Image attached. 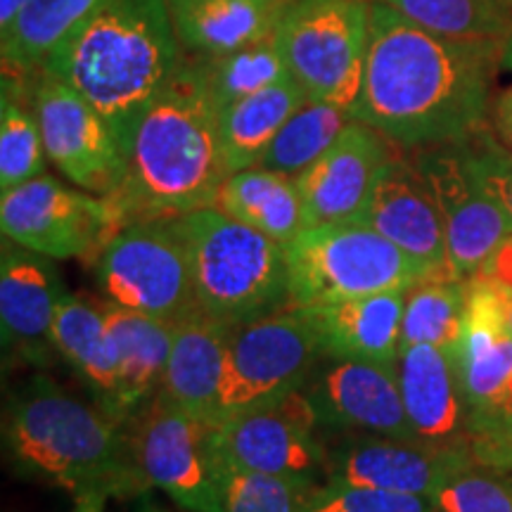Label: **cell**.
<instances>
[{"label": "cell", "mask_w": 512, "mask_h": 512, "mask_svg": "<svg viewBox=\"0 0 512 512\" xmlns=\"http://www.w3.org/2000/svg\"><path fill=\"white\" fill-rule=\"evenodd\" d=\"M501 55L503 41L444 36L370 3L354 117L408 150L460 143L484 128Z\"/></svg>", "instance_id": "1"}, {"label": "cell", "mask_w": 512, "mask_h": 512, "mask_svg": "<svg viewBox=\"0 0 512 512\" xmlns=\"http://www.w3.org/2000/svg\"><path fill=\"white\" fill-rule=\"evenodd\" d=\"M228 176L221 107L202 64L183 62L136 126L119 188L105 200L119 233L138 221L214 207Z\"/></svg>", "instance_id": "2"}, {"label": "cell", "mask_w": 512, "mask_h": 512, "mask_svg": "<svg viewBox=\"0 0 512 512\" xmlns=\"http://www.w3.org/2000/svg\"><path fill=\"white\" fill-rule=\"evenodd\" d=\"M5 441L27 475L74 498L98 491L133 501L152 489L138 467L126 422L100 403L91 406L67 394L43 373L12 394Z\"/></svg>", "instance_id": "3"}, {"label": "cell", "mask_w": 512, "mask_h": 512, "mask_svg": "<svg viewBox=\"0 0 512 512\" xmlns=\"http://www.w3.org/2000/svg\"><path fill=\"white\" fill-rule=\"evenodd\" d=\"M181 64L166 0H107L43 74L67 81L91 102L126 155L143 114Z\"/></svg>", "instance_id": "4"}, {"label": "cell", "mask_w": 512, "mask_h": 512, "mask_svg": "<svg viewBox=\"0 0 512 512\" xmlns=\"http://www.w3.org/2000/svg\"><path fill=\"white\" fill-rule=\"evenodd\" d=\"M174 221L185 242L202 313L240 328L292 304L283 242L216 207L190 211Z\"/></svg>", "instance_id": "5"}, {"label": "cell", "mask_w": 512, "mask_h": 512, "mask_svg": "<svg viewBox=\"0 0 512 512\" xmlns=\"http://www.w3.org/2000/svg\"><path fill=\"white\" fill-rule=\"evenodd\" d=\"M285 249L292 304L297 306L408 290L432 271L361 221L304 228Z\"/></svg>", "instance_id": "6"}, {"label": "cell", "mask_w": 512, "mask_h": 512, "mask_svg": "<svg viewBox=\"0 0 512 512\" xmlns=\"http://www.w3.org/2000/svg\"><path fill=\"white\" fill-rule=\"evenodd\" d=\"M368 0H283L273 36L309 100L354 112L368 46Z\"/></svg>", "instance_id": "7"}, {"label": "cell", "mask_w": 512, "mask_h": 512, "mask_svg": "<svg viewBox=\"0 0 512 512\" xmlns=\"http://www.w3.org/2000/svg\"><path fill=\"white\" fill-rule=\"evenodd\" d=\"M320 356L309 313L297 304L233 328L216 425L302 389Z\"/></svg>", "instance_id": "8"}, {"label": "cell", "mask_w": 512, "mask_h": 512, "mask_svg": "<svg viewBox=\"0 0 512 512\" xmlns=\"http://www.w3.org/2000/svg\"><path fill=\"white\" fill-rule=\"evenodd\" d=\"M95 275L112 304L124 309L171 325L200 311L188 252L174 219L121 228L100 249Z\"/></svg>", "instance_id": "9"}, {"label": "cell", "mask_w": 512, "mask_h": 512, "mask_svg": "<svg viewBox=\"0 0 512 512\" xmlns=\"http://www.w3.org/2000/svg\"><path fill=\"white\" fill-rule=\"evenodd\" d=\"M318 413L304 389L211 427L209 451L230 465L316 484L328 477L330 451L318 437Z\"/></svg>", "instance_id": "10"}, {"label": "cell", "mask_w": 512, "mask_h": 512, "mask_svg": "<svg viewBox=\"0 0 512 512\" xmlns=\"http://www.w3.org/2000/svg\"><path fill=\"white\" fill-rule=\"evenodd\" d=\"M126 425L147 484L162 489L185 512H223L209 425L192 418L162 389Z\"/></svg>", "instance_id": "11"}, {"label": "cell", "mask_w": 512, "mask_h": 512, "mask_svg": "<svg viewBox=\"0 0 512 512\" xmlns=\"http://www.w3.org/2000/svg\"><path fill=\"white\" fill-rule=\"evenodd\" d=\"M3 238L50 259H83L117 233L110 202L41 174L0 195Z\"/></svg>", "instance_id": "12"}, {"label": "cell", "mask_w": 512, "mask_h": 512, "mask_svg": "<svg viewBox=\"0 0 512 512\" xmlns=\"http://www.w3.org/2000/svg\"><path fill=\"white\" fill-rule=\"evenodd\" d=\"M413 162L437 200L451 271L467 280L484 273L512 240L505 211L475 181L460 143L420 147Z\"/></svg>", "instance_id": "13"}, {"label": "cell", "mask_w": 512, "mask_h": 512, "mask_svg": "<svg viewBox=\"0 0 512 512\" xmlns=\"http://www.w3.org/2000/svg\"><path fill=\"white\" fill-rule=\"evenodd\" d=\"M453 363L470 408V446L512 420V332L503 294L486 273L470 278Z\"/></svg>", "instance_id": "14"}, {"label": "cell", "mask_w": 512, "mask_h": 512, "mask_svg": "<svg viewBox=\"0 0 512 512\" xmlns=\"http://www.w3.org/2000/svg\"><path fill=\"white\" fill-rule=\"evenodd\" d=\"M34 107L50 162L81 190L107 197L124 176V152L112 126L76 88L36 74Z\"/></svg>", "instance_id": "15"}, {"label": "cell", "mask_w": 512, "mask_h": 512, "mask_svg": "<svg viewBox=\"0 0 512 512\" xmlns=\"http://www.w3.org/2000/svg\"><path fill=\"white\" fill-rule=\"evenodd\" d=\"M302 389L316 408L320 425L375 437L418 439L403 406L396 363L330 358L328 366L309 375Z\"/></svg>", "instance_id": "16"}, {"label": "cell", "mask_w": 512, "mask_h": 512, "mask_svg": "<svg viewBox=\"0 0 512 512\" xmlns=\"http://www.w3.org/2000/svg\"><path fill=\"white\" fill-rule=\"evenodd\" d=\"M60 273L34 249L3 238L0 254V335L5 363L46 366L53 356V323L64 297Z\"/></svg>", "instance_id": "17"}, {"label": "cell", "mask_w": 512, "mask_h": 512, "mask_svg": "<svg viewBox=\"0 0 512 512\" xmlns=\"http://www.w3.org/2000/svg\"><path fill=\"white\" fill-rule=\"evenodd\" d=\"M467 448L434 446L420 439L366 437L330 453V482L432 498L446 479L475 467Z\"/></svg>", "instance_id": "18"}, {"label": "cell", "mask_w": 512, "mask_h": 512, "mask_svg": "<svg viewBox=\"0 0 512 512\" xmlns=\"http://www.w3.org/2000/svg\"><path fill=\"white\" fill-rule=\"evenodd\" d=\"M392 140L354 119L335 145L297 176L304 228L354 221L366 207L382 166L392 159Z\"/></svg>", "instance_id": "19"}, {"label": "cell", "mask_w": 512, "mask_h": 512, "mask_svg": "<svg viewBox=\"0 0 512 512\" xmlns=\"http://www.w3.org/2000/svg\"><path fill=\"white\" fill-rule=\"evenodd\" d=\"M354 221L366 223L430 268L448 266L446 233L437 200L415 162L392 157L382 166L366 207Z\"/></svg>", "instance_id": "20"}, {"label": "cell", "mask_w": 512, "mask_h": 512, "mask_svg": "<svg viewBox=\"0 0 512 512\" xmlns=\"http://www.w3.org/2000/svg\"><path fill=\"white\" fill-rule=\"evenodd\" d=\"M396 373L415 437L470 451V408L453 356L432 344H413L401 349Z\"/></svg>", "instance_id": "21"}, {"label": "cell", "mask_w": 512, "mask_h": 512, "mask_svg": "<svg viewBox=\"0 0 512 512\" xmlns=\"http://www.w3.org/2000/svg\"><path fill=\"white\" fill-rule=\"evenodd\" d=\"M408 290L302 306L309 313L325 358L396 363L401 354V323Z\"/></svg>", "instance_id": "22"}, {"label": "cell", "mask_w": 512, "mask_h": 512, "mask_svg": "<svg viewBox=\"0 0 512 512\" xmlns=\"http://www.w3.org/2000/svg\"><path fill=\"white\" fill-rule=\"evenodd\" d=\"M230 332V325L202 311H195L174 325V344L162 392L209 427L216 425Z\"/></svg>", "instance_id": "23"}, {"label": "cell", "mask_w": 512, "mask_h": 512, "mask_svg": "<svg viewBox=\"0 0 512 512\" xmlns=\"http://www.w3.org/2000/svg\"><path fill=\"white\" fill-rule=\"evenodd\" d=\"M105 318L119 349V394L114 415L128 422L162 389L174 344V325L119 304H105Z\"/></svg>", "instance_id": "24"}, {"label": "cell", "mask_w": 512, "mask_h": 512, "mask_svg": "<svg viewBox=\"0 0 512 512\" xmlns=\"http://www.w3.org/2000/svg\"><path fill=\"white\" fill-rule=\"evenodd\" d=\"M55 351L88 384L102 408L114 413L119 394V349L105 306L64 292L53 323Z\"/></svg>", "instance_id": "25"}, {"label": "cell", "mask_w": 512, "mask_h": 512, "mask_svg": "<svg viewBox=\"0 0 512 512\" xmlns=\"http://www.w3.org/2000/svg\"><path fill=\"white\" fill-rule=\"evenodd\" d=\"M283 0H166L183 48L219 57L268 36Z\"/></svg>", "instance_id": "26"}, {"label": "cell", "mask_w": 512, "mask_h": 512, "mask_svg": "<svg viewBox=\"0 0 512 512\" xmlns=\"http://www.w3.org/2000/svg\"><path fill=\"white\" fill-rule=\"evenodd\" d=\"M107 0H27L0 34L3 72L36 76Z\"/></svg>", "instance_id": "27"}, {"label": "cell", "mask_w": 512, "mask_h": 512, "mask_svg": "<svg viewBox=\"0 0 512 512\" xmlns=\"http://www.w3.org/2000/svg\"><path fill=\"white\" fill-rule=\"evenodd\" d=\"M214 207L283 245H290L304 230L297 181L261 166L230 174L221 185Z\"/></svg>", "instance_id": "28"}, {"label": "cell", "mask_w": 512, "mask_h": 512, "mask_svg": "<svg viewBox=\"0 0 512 512\" xmlns=\"http://www.w3.org/2000/svg\"><path fill=\"white\" fill-rule=\"evenodd\" d=\"M309 95L297 81L285 79L247 95L221 110V143L230 174L252 169Z\"/></svg>", "instance_id": "29"}, {"label": "cell", "mask_w": 512, "mask_h": 512, "mask_svg": "<svg viewBox=\"0 0 512 512\" xmlns=\"http://www.w3.org/2000/svg\"><path fill=\"white\" fill-rule=\"evenodd\" d=\"M470 280L460 278L451 266L427 271L406 292L401 323V349L432 344L453 354L463 330Z\"/></svg>", "instance_id": "30"}, {"label": "cell", "mask_w": 512, "mask_h": 512, "mask_svg": "<svg viewBox=\"0 0 512 512\" xmlns=\"http://www.w3.org/2000/svg\"><path fill=\"white\" fill-rule=\"evenodd\" d=\"M46 145L29 76L3 72L0 91V192L34 181L46 171Z\"/></svg>", "instance_id": "31"}, {"label": "cell", "mask_w": 512, "mask_h": 512, "mask_svg": "<svg viewBox=\"0 0 512 512\" xmlns=\"http://www.w3.org/2000/svg\"><path fill=\"white\" fill-rule=\"evenodd\" d=\"M354 119V112L335 102L306 100L280 128L256 166L290 178L302 176L337 143Z\"/></svg>", "instance_id": "32"}, {"label": "cell", "mask_w": 512, "mask_h": 512, "mask_svg": "<svg viewBox=\"0 0 512 512\" xmlns=\"http://www.w3.org/2000/svg\"><path fill=\"white\" fill-rule=\"evenodd\" d=\"M200 64L204 76H207L211 95L221 110L247 98V95L264 91L273 83L290 79L285 57L280 53L273 31L245 48L233 50V53L200 57Z\"/></svg>", "instance_id": "33"}, {"label": "cell", "mask_w": 512, "mask_h": 512, "mask_svg": "<svg viewBox=\"0 0 512 512\" xmlns=\"http://www.w3.org/2000/svg\"><path fill=\"white\" fill-rule=\"evenodd\" d=\"M408 17L420 27L453 38L503 41L512 29V12L503 0H368Z\"/></svg>", "instance_id": "34"}, {"label": "cell", "mask_w": 512, "mask_h": 512, "mask_svg": "<svg viewBox=\"0 0 512 512\" xmlns=\"http://www.w3.org/2000/svg\"><path fill=\"white\" fill-rule=\"evenodd\" d=\"M211 453V451H209ZM223 512H306L318 484L264 475L230 465L211 453Z\"/></svg>", "instance_id": "35"}, {"label": "cell", "mask_w": 512, "mask_h": 512, "mask_svg": "<svg viewBox=\"0 0 512 512\" xmlns=\"http://www.w3.org/2000/svg\"><path fill=\"white\" fill-rule=\"evenodd\" d=\"M432 503L439 512H512V477L479 465L467 467L434 491Z\"/></svg>", "instance_id": "36"}, {"label": "cell", "mask_w": 512, "mask_h": 512, "mask_svg": "<svg viewBox=\"0 0 512 512\" xmlns=\"http://www.w3.org/2000/svg\"><path fill=\"white\" fill-rule=\"evenodd\" d=\"M306 512H439L432 498L399 491L325 482L313 489Z\"/></svg>", "instance_id": "37"}, {"label": "cell", "mask_w": 512, "mask_h": 512, "mask_svg": "<svg viewBox=\"0 0 512 512\" xmlns=\"http://www.w3.org/2000/svg\"><path fill=\"white\" fill-rule=\"evenodd\" d=\"M460 147H463V155L475 181L505 211L512 223V152L484 128H479L470 138L460 140Z\"/></svg>", "instance_id": "38"}, {"label": "cell", "mask_w": 512, "mask_h": 512, "mask_svg": "<svg viewBox=\"0 0 512 512\" xmlns=\"http://www.w3.org/2000/svg\"><path fill=\"white\" fill-rule=\"evenodd\" d=\"M472 458L479 467L496 472H512V420L486 437L472 441Z\"/></svg>", "instance_id": "39"}, {"label": "cell", "mask_w": 512, "mask_h": 512, "mask_svg": "<svg viewBox=\"0 0 512 512\" xmlns=\"http://www.w3.org/2000/svg\"><path fill=\"white\" fill-rule=\"evenodd\" d=\"M491 124L498 143L512 152V86L505 88L491 107Z\"/></svg>", "instance_id": "40"}, {"label": "cell", "mask_w": 512, "mask_h": 512, "mask_svg": "<svg viewBox=\"0 0 512 512\" xmlns=\"http://www.w3.org/2000/svg\"><path fill=\"white\" fill-rule=\"evenodd\" d=\"M110 501L105 494H98V491H91V494H83L76 498L74 512H102L105 510V503Z\"/></svg>", "instance_id": "41"}, {"label": "cell", "mask_w": 512, "mask_h": 512, "mask_svg": "<svg viewBox=\"0 0 512 512\" xmlns=\"http://www.w3.org/2000/svg\"><path fill=\"white\" fill-rule=\"evenodd\" d=\"M27 0H0V34L5 29H10V24L15 22V17L19 15V10L24 8Z\"/></svg>", "instance_id": "42"}, {"label": "cell", "mask_w": 512, "mask_h": 512, "mask_svg": "<svg viewBox=\"0 0 512 512\" xmlns=\"http://www.w3.org/2000/svg\"><path fill=\"white\" fill-rule=\"evenodd\" d=\"M131 512H176L171 508H166V505H162L157 501L155 496L150 494V491H145V494L136 496L131 501Z\"/></svg>", "instance_id": "43"}, {"label": "cell", "mask_w": 512, "mask_h": 512, "mask_svg": "<svg viewBox=\"0 0 512 512\" xmlns=\"http://www.w3.org/2000/svg\"><path fill=\"white\" fill-rule=\"evenodd\" d=\"M501 67L510 69V72H512V29H510V34L503 38V55H501Z\"/></svg>", "instance_id": "44"}, {"label": "cell", "mask_w": 512, "mask_h": 512, "mask_svg": "<svg viewBox=\"0 0 512 512\" xmlns=\"http://www.w3.org/2000/svg\"><path fill=\"white\" fill-rule=\"evenodd\" d=\"M496 283V280H494ZM498 285V283H496ZM498 290H501V294H503V313H505V320H508V328H510V332H512V297L508 292L503 290L501 285H498Z\"/></svg>", "instance_id": "45"}, {"label": "cell", "mask_w": 512, "mask_h": 512, "mask_svg": "<svg viewBox=\"0 0 512 512\" xmlns=\"http://www.w3.org/2000/svg\"><path fill=\"white\" fill-rule=\"evenodd\" d=\"M503 5H505V8H508V10L512 12V0H503Z\"/></svg>", "instance_id": "46"}, {"label": "cell", "mask_w": 512, "mask_h": 512, "mask_svg": "<svg viewBox=\"0 0 512 512\" xmlns=\"http://www.w3.org/2000/svg\"><path fill=\"white\" fill-rule=\"evenodd\" d=\"M508 475H510V477H512V472H508Z\"/></svg>", "instance_id": "47"}]
</instances>
